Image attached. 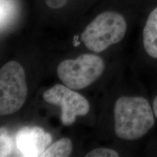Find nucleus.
I'll list each match as a JSON object with an SVG mask.
<instances>
[{"instance_id":"obj_9","label":"nucleus","mask_w":157,"mask_h":157,"mask_svg":"<svg viewBox=\"0 0 157 157\" xmlns=\"http://www.w3.org/2000/svg\"><path fill=\"white\" fill-rule=\"evenodd\" d=\"M0 156H9L13 149V141L7 133L3 132V129H1V136H0Z\"/></svg>"},{"instance_id":"obj_3","label":"nucleus","mask_w":157,"mask_h":157,"mask_svg":"<svg viewBox=\"0 0 157 157\" xmlns=\"http://www.w3.org/2000/svg\"><path fill=\"white\" fill-rule=\"evenodd\" d=\"M28 95L25 71L18 62L11 60L0 70V114H13L19 111Z\"/></svg>"},{"instance_id":"obj_12","label":"nucleus","mask_w":157,"mask_h":157,"mask_svg":"<svg viewBox=\"0 0 157 157\" xmlns=\"http://www.w3.org/2000/svg\"><path fill=\"white\" fill-rule=\"evenodd\" d=\"M153 110H154L155 117L157 119V96L154 98V102H153Z\"/></svg>"},{"instance_id":"obj_8","label":"nucleus","mask_w":157,"mask_h":157,"mask_svg":"<svg viewBox=\"0 0 157 157\" xmlns=\"http://www.w3.org/2000/svg\"><path fill=\"white\" fill-rule=\"evenodd\" d=\"M73 145L71 140L67 137L60 139L43 153L42 157H67L71 154Z\"/></svg>"},{"instance_id":"obj_4","label":"nucleus","mask_w":157,"mask_h":157,"mask_svg":"<svg viewBox=\"0 0 157 157\" xmlns=\"http://www.w3.org/2000/svg\"><path fill=\"white\" fill-rule=\"evenodd\" d=\"M105 65L101 57L83 54L76 59L62 61L57 74L63 84L72 90H82L95 82L103 74Z\"/></svg>"},{"instance_id":"obj_6","label":"nucleus","mask_w":157,"mask_h":157,"mask_svg":"<svg viewBox=\"0 0 157 157\" xmlns=\"http://www.w3.org/2000/svg\"><path fill=\"white\" fill-rule=\"evenodd\" d=\"M52 136L39 127H25L17 133L16 146L23 156H42L52 141Z\"/></svg>"},{"instance_id":"obj_11","label":"nucleus","mask_w":157,"mask_h":157,"mask_svg":"<svg viewBox=\"0 0 157 157\" xmlns=\"http://www.w3.org/2000/svg\"><path fill=\"white\" fill-rule=\"evenodd\" d=\"M48 7L52 9H58L63 7L67 0H45Z\"/></svg>"},{"instance_id":"obj_10","label":"nucleus","mask_w":157,"mask_h":157,"mask_svg":"<svg viewBox=\"0 0 157 157\" xmlns=\"http://www.w3.org/2000/svg\"><path fill=\"white\" fill-rule=\"evenodd\" d=\"M119 155L115 150L106 148L94 149L86 155V157H118Z\"/></svg>"},{"instance_id":"obj_2","label":"nucleus","mask_w":157,"mask_h":157,"mask_svg":"<svg viewBox=\"0 0 157 157\" xmlns=\"http://www.w3.org/2000/svg\"><path fill=\"white\" fill-rule=\"evenodd\" d=\"M127 31L124 17L113 11L101 13L86 27L81 40L90 50L101 52L122 40Z\"/></svg>"},{"instance_id":"obj_7","label":"nucleus","mask_w":157,"mask_h":157,"mask_svg":"<svg viewBox=\"0 0 157 157\" xmlns=\"http://www.w3.org/2000/svg\"><path fill=\"white\" fill-rule=\"evenodd\" d=\"M143 43L146 53L157 59V7L147 18L143 31Z\"/></svg>"},{"instance_id":"obj_1","label":"nucleus","mask_w":157,"mask_h":157,"mask_svg":"<svg viewBox=\"0 0 157 157\" xmlns=\"http://www.w3.org/2000/svg\"><path fill=\"white\" fill-rule=\"evenodd\" d=\"M114 131L119 138L135 140L146 135L154 125V110L146 98L122 96L116 101Z\"/></svg>"},{"instance_id":"obj_5","label":"nucleus","mask_w":157,"mask_h":157,"mask_svg":"<svg viewBox=\"0 0 157 157\" xmlns=\"http://www.w3.org/2000/svg\"><path fill=\"white\" fill-rule=\"evenodd\" d=\"M43 99L47 103L60 107V119L64 126L73 124L76 117L85 116L90 111L87 100L65 84H57L46 90Z\"/></svg>"}]
</instances>
